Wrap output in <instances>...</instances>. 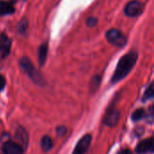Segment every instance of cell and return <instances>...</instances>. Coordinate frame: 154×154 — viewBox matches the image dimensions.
Segmentation results:
<instances>
[{
    "label": "cell",
    "mask_w": 154,
    "mask_h": 154,
    "mask_svg": "<svg viewBox=\"0 0 154 154\" xmlns=\"http://www.w3.org/2000/svg\"><path fill=\"white\" fill-rule=\"evenodd\" d=\"M137 58H138V55H137V52L135 51H131L127 53L126 55L123 56L120 59L117 64V67L115 70V73L111 79L112 83H116L122 80L124 78H125L134 68L137 60Z\"/></svg>",
    "instance_id": "1"
},
{
    "label": "cell",
    "mask_w": 154,
    "mask_h": 154,
    "mask_svg": "<svg viewBox=\"0 0 154 154\" xmlns=\"http://www.w3.org/2000/svg\"><path fill=\"white\" fill-rule=\"evenodd\" d=\"M20 66L23 69V70L30 77V79L38 85H43L44 80L43 78L41 76V74L36 70L31 60L27 57H23L20 60Z\"/></svg>",
    "instance_id": "2"
},
{
    "label": "cell",
    "mask_w": 154,
    "mask_h": 154,
    "mask_svg": "<svg viewBox=\"0 0 154 154\" xmlns=\"http://www.w3.org/2000/svg\"><path fill=\"white\" fill-rule=\"evenodd\" d=\"M106 39L107 41L118 47H122L126 43V38L125 34L116 29H112L106 32Z\"/></svg>",
    "instance_id": "3"
},
{
    "label": "cell",
    "mask_w": 154,
    "mask_h": 154,
    "mask_svg": "<svg viewBox=\"0 0 154 154\" xmlns=\"http://www.w3.org/2000/svg\"><path fill=\"white\" fill-rule=\"evenodd\" d=\"M91 135L89 134H86L84 135L77 143L75 150L73 152L72 154H86V152H88L90 143H91Z\"/></svg>",
    "instance_id": "4"
},
{
    "label": "cell",
    "mask_w": 154,
    "mask_h": 154,
    "mask_svg": "<svg viewBox=\"0 0 154 154\" xmlns=\"http://www.w3.org/2000/svg\"><path fill=\"white\" fill-rule=\"evenodd\" d=\"M142 10H143V5L139 1L134 0L129 2L126 5L125 8V13L128 16H136L141 14Z\"/></svg>",
    "instance_id": "5"
},
{
    "label": "cell",
    "mask_w": 154,
    "mask_h": 154,
    "mask_svg": "<svg viewBox=\"0 0 154 154\" xmlns=\"http://www.w3.org/2000/svg\"><path fill=\"white\" fill-rule=\"evenodd\" d=\"M4 154H23V149L18 143L9 141L3 144L2 147Z\"/></svg>",
    "instance_id": "6"
},
{
    "label": "cell",
    "mask_w": 154,
    "mask_h": 154,
    "mask_svg": "<svg viewBox=\"0 0 154 154\" xmlns=\"http://www.w3.org/2000/svg\"><path fill=\"white\" fill-rule=\"evenodd\" d=\"M119 117H120L119 111H117L116 109H112V110H109L107 112L104 122L108 126H115L118 123Z\"/></svg>",
    "instance_id": "7"
},
{
    "label": "cell",
    "mask_w": 154,
    "mask_h": 154,
    "mask_svg": "<svg viewBox=\"0 0 154 154\" xmlns=\"http://www.w3.org/2000/svg\"><path fill=\"white\" fill-rule=\"evenodd\" d=\"M10 48H11L10 39L5 33H2L0 35V53L2 57H5L9 54Z\"/></svg>",
    "instance_id": "8"
},
{
    "label": "cell",
    "mask_w": 154,
    "mask_h": 154,
    "mask_svg": "<svg viewBox=\"0 0 154 154\" xmlns=\"http://www.w3.org/2000/svg\"><path fill=\"white\" fill-rule=\"evenodd\" d=\"M148 152H153V141L152 139H148V140H144L142 141L141 143H138L137 147H136V152L137 153L143 154L146 153Z\"/></svg>",
    "instance_id": "9"
},
{
    "label": "cell",
    "mask_w": 154,
    "mask_h": 154,
    "mask_svg": "<svg viewBox=\"0 0 154 154\" xmlns=\"http://www.w3.org/2000/svg\"><path fill=\"white\" fill-rule=\"evenodd\" d=\"M14 137H15L17 142L22 146H24V147L27 146V143H28V134H27L26 131L23 127H18L16 129Z\"/></svg>",
    "instance_id": "10"
},
{
    "label": "cell",
    "mask_w": 154,
    "mask_h": 154,
    "mask_svg": "<svg viewBox=\"0 0 154 154\" xmlns=\"http://www.w3.org/2000/svg\"><path fill=\"white\" fill-rule=\"evenodd\" d=\"M47 53H48V43L44 42L42 43L38 50V60L41 66H42L47 59Z\"/></svg>",
    "instance_id": "11"
},
{
    "label": "cell",
    "mask_w": 154,
    "mask_h": 154,
    "mask_svg": "<svg viewBox=\"0 0 154 154\" xmlns=\"http://www.w3.org/2000/svg\"><path fill=\"white\" fill-rule=\"evenodd\" d=\"M14 12V8L10 3L0 1V15L11 14Z\"/></svg>",
    "instance_id": "12"
},
{
    "label": "cell",
    "mask_w": 154,
    "mask_h": 154,
    "mask_svg": "<svg viewBox=\"0 0 154 154\" xmlns=\"http://www.w3.org/2000/svg\"><path fill=\"white\" fill-rule=\"evenodd\" d=\"M41 146L43 152H49L52 148V141L49 136H43L41 141Z\"/></svg>",
    "instance_id": "13"
},
{
    "label": "cell",
    "mask_w": 154,
    "mask_h": 154,
    "mask_svg": "<svg viewBox=\"0 0 154 154\" xmlns=\"http://www.w3.org/2000/svg\"><path fill=\"white\" fill-rule=\"evenodd\" d=\"M144 116H145V112H144V110H143V108H141V109H137V110L133 114V116H132V119H133V121L137 122V121L141 120Z\"/></svg>",
    "instance_id": "14"
},
{
    "label": "cell",
    "mask_w": 154,
    "mask_h": 154,
    "mask_svg": "<svg viewBox=\"0 0 154 154\" xmlns=\"http://www.w3.org/2000/svg\"><path fill=\"white\" fill-rule=\"evenodd\" d=\"M153 97H154V87H153V83H152V84L148 87L147 90L145 91V93H144V95H143V99H144V100H148V99L152 98Z\"/></svg>",
    "instance_id": "15"
},
{
    "label": "cell",
    "mask_w": 154,
    "mask_h": 154,
    "mask_svg": "<svg viewBox=\"0 0 154 154\" xmlns=\"http://www.w3.org/2000/svg\"><path fill=\"white\" fill-rule=\"evenodd\" d=\"M26 28H27V21L24 19V20H22L19 24H18V31L20 33H23L25 31H26Z\"/></svg>",
    "instance_id": "16"
},
{
    "label": "cell",
    "mask_w": 154,
    "mask_h": 154,
    "mask_svg": "<svg viewBox=\"0 0 154 154\" xmlns=\"http://www.w3.org/2000/svg\"><path fill=\"white\" fill-rule=\"evenodd\" d=\"M99 83H100V78L96 77V78L94 79V80L91 82V86H93V85H94V87H92L91 88H92V89H96V88H97V87H98Z\"/></svg>",
    "instance_id": "17"
},
{
    "label": "cell",
    "mask_w": 154,
    "mask_h": 154,
    "mask_svg": "<svg viewBox=\"0 0 154 154\" xmlns=\"http://www.w3.org/2000/svg\"><path fill=\"white\" fill-rule=\"evenodd\" d=\"M97 21L96 18H89V19H88V22H87V23L89 27H94L97 24Z\"/></svg>",
    "instance_id": "18"
},
{
    "label": "cell",
    "mask_w": 154,
    "mask_h": 154,
    "mask_svg": "<svg viewBox=\"0 0 154 154\" xmlns=\"http://www.w3.org/2000/svg\"><path fill=\"white\" fill-rule=\"evenodd\" d=\"M57 133H58V135L63 136L66 134V128L64 126H60L57 129Z\"/></svg>",
    "instance_id": "19"
},
{
    "label": "cell",
    "mask_w": 154,
    "mask_h": 154,
    "mask_svg": "<svg viewBox=\"0 0 154 154\" xmlns=\"http://www.w3.org/2000/svg\"><path fill=\"white\" fill-rule=\"evenodd\" d=\"M5 86V79L3 76L0 75V90H2Z\"/></svg>",
    "instance_id": "20"
},
{
    "label": "cell",
    "mask_w": 154,
    "mask_h": 154,
    "mask_svg": "<svg viewBox=\"0 0 154 154\" xmlns=\"http://www.w3.org/2000/svg\"><path fill=\"white\" fill-rule=\"evenodd\" d=\"M119 154H133V152L129 149H125V150H123Z\"/></svg>",
    "instance_id": "21"
}]
</instances>
